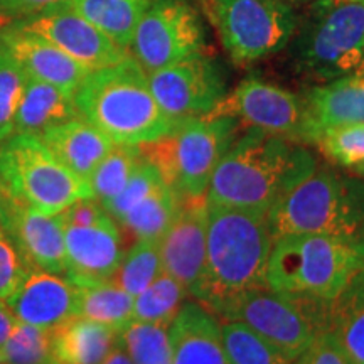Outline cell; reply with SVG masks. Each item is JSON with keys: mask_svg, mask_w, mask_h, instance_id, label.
<instances>
[{"mask_svg": "<svg viewBox=\"0 0 364 364\" xmlns=\"http://www.w3.org/2000/svg\"><path fill=\"white\" fill-rule=\"evenodd\" d=\"M316 169V157L294 140L250 129L218 164L206 203L268 213Z\"/></svg>", "mask_w": 364, "mask_h": 364, "instance_id": "1", "label": "cell"}, {"mask_svg": "<svg viewBox=\"0 0 364 364\" xmlns=\"http://www.w3.org/2000/svg\"><path fill=\"white\" fill-rule=\"evenodd\" d=\"M272 245L267 213L208 206L206 265L196 299L221 317L240 297L268 287Z\"/></svg>", "mask_w": 364, "mask_h": 364, "instance_id": "2", "label": "cell"}, {"mask_svg": "<svg viewBox=\"0 0 364 364\" xmlns=\"http://www.w3.org/2000/svg\"><path fill=\"white\" fill-rule=\"evenodd\" d=\"M80 117L117 145H142L171 134L177 122L161 110L144 68L129 54L90 71L75 91Z\"/></svg>", "mask_w": 364, "mask_h": 364, "instance_id": "3", "label": "cell"}, {"mask_svg": "<svg viewBox=\"0 0 364 364\" xmlns=\"http://www.w3.org/2000/svg\"><path fill=\"white\" fill-rule=\"evenodd\" d=\"M273 240L326 235L364 248V182L316 169L267 213Z\"/></svg>", "mask_w": 364, "mask_h": 364, "instance_id": "4", "label": "cell"}, {"mask_svg": "<svg viewBox=\"0 0 364 364\" xmlns=\"http://www.w3.org/2000/svg\"><path fill=\"white\" fill-rule=\"evenodd\" d=\"M361 270L358 250L326 235H284L273 240L268 289L332 302Z\"/></svg>", "mask_w": 364, "mask_h": 364, "instance_id": "5", "label": "cell"}, {"mask_svg": "<svg viewBox=\"0 0 364 364\" xmlns=\"http://www.w3.org/2000/svg\"><path fill=\"white\" fill-rule=\"evenodd\" d=\"M236 127L238 120L226 115L188 118L139 149L179 198H206L213 172L235 142Z\"/></svg>", "mask_w": 364, "mask_h": 364, "instance_id": "6", "label": "cell"}, {"mask_svg": "<svg viewBox=\"0 0 364 364\" xmlns=\"http://www.w3.org/2000/svg\"><path fill=\"white\" fill-rule=\"evenodd\" d=\"M0 194L46 216L95 198L90 182L63 166L39 136L14 134L0 142Z\"/></svg>", "mask_w": 364, "mask_h": 364, "instance_id": "7", "label": "cell"}, {"mask_svg": "<svg viewBox=\"0 0 364 364\" xmlns=\"http://www.w3.org/2000/svg\"><path fill=\"white\" fill-rule=\"evenodd\" d=\"M364 56V4L317 0L295 46L299 68L318 81L353 75Z\"/></svg>", "mask_w": 364, "mask_h": 364, "instance_id": "8", "label": "cell"}, {"mask_svg": "<svg viewBox=\"0 0 364 364\" xmlns=\"http://www.w3.org/2000/svg\"><path fill=\"white\" fill-rule=\"evenodd\" d=\"M221 318L245 322L295 361L318 334L331 331V302L263 287L231 304Z\"/></svg>", "mask_w": 364, "mask_h": 364, "instance_id": "9", "label": "cell"}, {"mask_svg": "<svg viewBox=\"0 0 364 364\" xmlns=\"http://www.w3.org/2000/svg\"><path fill=\"white\" fill-rule=\"evenodd\" d=\"M226 53L250 65L284 49L297 29V17L285 0H208Z\"/></svg>", "mask_w": 364, "mask_h": 364, "instance_id": "10", "label": "cell"}, {"mask_svg": "<svg viewBox=\"0 0 364 364\" xmlns=\"http://www.w3.org/2000/svg\"><path fill=\"white\" fill-rule=\"evenodd\" d=\"M129 49L145 73L201 54V17L189 0H154L136 22Z\"/></svg>", "mask_w": 364, "mask_h": 364, "instance_id": "11", "label": "cell"}, {"mask_svg": "<svg viewBox=\"0 0 364 364\" xmlns=\"http://www.w3.org/2000/svg\"><path fill=\"white\" fill-rule=\"evenodd\" d=\"M147 76L161 110L176 122L206 117L225 98L220 68L204 53L147 73Z\"/></svg>", "mask_w": 364, "mask_h": 364, "instance_id": "12", "label": "cell"}, {"mask_svg": "<svg viewBox=\"0 0 364 364\" xmlns=\"http://www.w3.org/2000/svg\"><path fill=\"white\" fill-rule=\"evenodd\" d=\"M209 115H226L245 122L250 129L284 136L294 142H309V125L304 102L292 91L247 78L225 97Z\"/></svg>", "mask_w": 364, "mask_h": 364, "instance_id": "13", "label": "cell"}, {"mask_svg": "<svg viewBox=\"0 0 364 364\" xmlns=\"http://www.w3.org/2000/svg\"><path fill=\"white\" fill-rule=\"evenodd\" d=\"M12 26L48 39L90 71L112 66L127 56V49L76 11L70 2L44 9Z\"/></svg>", "mask_w": 364, "mask_h": 364, "instance_id": "14", "label": "cell"}, {"mask_svg": "<svg viewBox=\"0 0 364 364\" xmlns=\"http://www.w3.org/2000/svg\"><path fill=\"white\" fill-rule=\"evenodd\" d=\"M0 226L27 268L66 273L65 221L61 213L46 216L0 194Z\"/></svg>", "mask_w": 364, "mask_h": 364, "instance_id": "15", "label": "cell"}, {"mask_svg": "<svg viewBox=\"0 0 364 364\" xmlns=\"http://www.w3.org/2000/svg\"><path fill=\"white\" fill-rule=\"evenodd\" d=\"M206 198H179L174 221L159 240L162 272L196 297L206 265Z\"/></svg>", "mask_w": 364, "mask_h": 364, "instance_id": "16", "label": "cell"}, {"mask_svg": "<svg viewBox=\"0 0 364 364\" xmlns=\"http://www.w3.org/2000/svg\"><path fill=\"white\" fill-rule=\"evenodd\" d=\"M4 302L17 322L56 329L76 317V285L66 275L27 268L24 280Z\"/></svg>", "mask_w": 364, "mask_h": 364, "instance_id": "17", "label": "cell"}, {"mask_svg": "<svg viewBox=\"0 0 364 364\" xmlns=\"http://www.w3.org/2000/svg\"><path fill=\"white\" fill-rule=\"evenodd\" d=\"M66 273L75 285L110 280L120 265V231L117 223L108 220L97 226H66Z\"/></svg>", "mask_w": 364, "mask_h": 364, "instance_id": "18", "label": "cell"}, {"mask_svg": "<svg viewBox=\"0 0 364 364\" xmlns=\"http://www.w3.org/2000/svg\"><path fill=\"white\" fill-rule=\"evenodd\" d=\"M0 46L12 54L27 76L58 86L70 95H75L90 73L88 68L80 65L48 39L12 24L0 31Z\"/></svg>", "mask_w": 364, "mask_h": 364, "instance_id": "19", "label": "cell"}, {"mask_svg": "<svg viewBox=\"0 0 364 364\" xmlns=\"http://www.w3.org/2000/svg\"><path fill=\"white\" fill-rule=\"evenodd\" d=\"M309 125V142L318 132L364 125V75H346L309 90L302 100Z\"/></svg>", "mask_w": 364, "mask_h": 364, "instance_id": "20", "label": "cell"}, {"mask_svg": "<svg viewBox=\"0 0 364 364\" xmlns=\"http://www.w3.org/2000/svg\"><path fill=\"white\" fill-rule=\"evenodd\" d=\"M172 364H231L216 317L201 302H184L169 326Z\"/></svg>", "mask_w": 364, "mask_h": 364, "instance_id": "21", "label": "cell"}, {"mask_svg": "<svg viewBox=\"0 0 364 364\" xmlns=\"http://www.w3.org/2000/svg\"><path fill=\"white\" fill-rule=\"evenodd\" d=\"M39 139L63 166L88 182L98 164L115 145L83 117H75L53 127Z\"/></svg>", "mask_w": 364, "mask_h": 364, "instance_id": "22", "label": "cell"}, {"mask_svg": "<svg viewBox=\"0 0 364 364\" xmlns=\"http://www.w3.org/2000/svg\"><path fill=\"white\" fill-rule=\"evenodd\" d=\"M75 117H80L75 105V95L27 76L14 134L41 136L46 130L65 124Z\"/></svg>", "mask_w": 364, "mask_h": 364, "instance_id": "23", "label": "cell"}, {"mask_svg": "<svg viewBox=\"0 0 364 364\" xmlns=\"http://www.w3.org/2000/svg\"><path fill=\"white\" fill-rule=\"evenodd\" d=\"M118 334L110 326L73 317L53 329L56 364H100L118 343Z\"/></svg>", "mask_w": 364, "mask_h": 364, "instance_id": "24", "label": "cell"}, {"mask_svg": "<svg viewBox=\"0 0 364 364\" xmlns=\"http://www.w3.org/2000/svg\"><path fill=\"white\" fill-rule=\"evenodd\" d=\"M331 332L356 364H364V272L331 302Z\"/></svg>", "mask_w": 364, "mask_h": 364, "instance_id": "25", "label": "cell"}, {"mask_svg": "<svg viewBox=\"0 0 364 364\" xmlns=\"http://www.w3.org/2000/svg\"><path fill=\"white\" fill-rule=\"evenodd\" d=\"M75 316L120 332L134 318V297L110 280L76 285Z\"/></svg>", "mask_w": 364, "mask_h": 364, "instance_id": "26", "label": "cell"}, {"mask_svg": "<svg viewBox=\"0 0 364 364\" xmlns=\"http://www.w3.org/2000/svg\"><path fill=\"white\" fill-rule=\"evenodd\" d=\"M93 22L98 29L110 36L124 49L130 48L136 22L154 0H66Z\"/></svg>", "mask_w": 364, "mask_h": 364, "instance_id": "27", "label": "cell"}, {"mask_svg": "<svg viewBox=\"0 0 364 364\" xmlns=\"http://www.w3.org/2000/svg\"><path fill=\"white\" fill-rule=\"evenodd\" d=\"M177 209H179V196L169 186L164 184L156 193L132 208L118 223L135 241L161 240L174 221Z\"/></svg>", "mask_w": 364, "mask_h": 364, "instance_id": "28", "label": "cell"}, {"mask_svg": "<svg viewBox=\"0 0 364 364\" xmlns=\"http://www.w3.org/2000/svg\"><path fill=\"white\" fill-rule=\"evenodd\" d=\"M221 339L231 364H294L275 346L241 321H223Z\"/></svg>", "mask_w": 364, "mask_h": 364, "instance_id": "29", "label": "cell"}, {"mask_svg": "<svg viewBox=\"0 0 364 364\" xmlns=\"http://www.w3.org/2000/svg\"><path fill=\"white\" fill-rule=\"evenodd\" d=\"M188 295L189 292L179 282L161 272L157 279L134 299V318L171 326Z\"/></svg>", "mask_w": 364, "mask_h": 364, "instance_id": "30", "label": "cell"}, {"mask_svg": "<svg viewBox=\"0 0 364 364\" xmlns=\"http://www.w3.org/2000/svg\"><path fill=\"white\" fill-rule=\"evenodd\" d=\"M161 272L159 240H139L124 255L120 265L110 277V282L135 299L157 279Z\"/></svg>", "mask_w": 364, "mask_h": 364, "instance_id": "31", "label": "cell"}, {"mask_svg": "<svg viewBox=\"0 0 364 364\" xmlns=\"http://www.w3.org/2000/svg\"><path fill=\"white\" fill-rule=\"evenodd\" d=\"M118 339L134 364H172L169 326L132 318Z\"/></svg>", "mask_w": 364, "mask_h": 364, "instance_id": "32", "label": "cell"}, {"mask_svg": "<svg viewBox=\"0 0 364 364\" xmlns=\"http://www.w3.org/2000/svg\"><path fill=\"white\" fill-rule=\"evenodd\" d=\"M140 161H142V152L139 145H113L108 156L98 164L90 177L95 198L100 203L115 198L125 188Z\"/></svg>", "mask_w": 364, "mask_h": 364, "instance_id": "33", "label": "cell"}, {"mask_svg": "<svg viewBox=\"0 0 364 364\" xmlns=\"http://www.w3.org/2000/svg\"><path fill=\"white\" fill-rule=\"evenodd\" d=\"M4 364H56L53 329L17 322L2 346Z\"/></svg>", "mask_w": 364, "mask_h": 364, "instance_id": "34", "label": "cell"}, {"mask_svg": "<svg viewBox=\"0 0 364 364\" xmlns=\"http://www.w3.org/2000/svg\"><path fill=\"white\" fill-rule=\"evenodd\" d=\"M312 144L331 161L364 177V125L322 130Z\"/></svg>", "mask_w": 364, "mask_h": 364, "instance_id": "35", "label": "cell"}, {"mask_svg": "<svg viewBox=\"0 0 364 364\" xmlns=\"http://www.w3.org/2000/svg\"><path fill=\"white\" fill-rule=\"evenodd\" d=\"M27 73L4 46H0V142L16 130V117L24 93Z\"/></svg>", "mask_w": 364, "mask_h": 364, "instance_id": "36", "label": "cell"}, {"mask_svg": "<svg viewBox=\"0 0 364 364\" xmlns=\"http://www.w3.org/2000/svg\"><path fill=\"white\" fill-rule=\"evenodd\" d=\"M164 184H166V182H164L157 167L154 166V164H150L147 159H144L142 156V161L136 166L134 174L130 176L125 188L122 189L115 198L108 199V201H105L102 204L105 211L110 215L112 220L118 221L120 218H124L132 208L136 206L140 201H144L145 198H149L152 193H156V191Z\"/></svg>", "mask_w": 364, "mask_h": 364, "instance_id": "37", "label": "cell"}, {"mask_svg": "<svg viewBox=\"0 0 364 364\" xmlns=\"http://www.w3.org/2000/svg\"><path fill=\"white\" fill-rule=\"evenodd\" d=\"M26 273V263L0 226V300H6L19 287Z\"/></svg>", "mask_w": 364, "mask_h": 364, "instance_id": "38", "label": "cell"}, {"mask_svg": "<svg viewBox=\"0 0 364 364\" xmlns=\"http://www.w3.org/2000/svg\"><path fill=\"white\" fill-rule=\"evenodd\" d=\"M294 364H356L331 331L322 332Z\"/></svg>", "mask_w": 364, "mask_h": 364, "instance_id": "39", "label": "cell"}, {"mask_svg": "<svg viewBox=\"0 0 364 364\" xmlns=\"http://www.w3.org/2000/svg\"><path fill=\"white\" fill-rule=\"evenodd\" d=\"M66 226H97L112 220L97 198L78 199L61 213Z\"/></svg>", "mask_w": 364, "mask_h": 364, "instance_id": "40", "label": "cell"}, {"mask_svg": "<svg viewBox=\"0 0 364 364\" xmlns=\"http://www.w3.org/2000/svg\"><path fill=\"white\" fill-rule=\"evenodd\" d=\"M66 0H0V21H19Z\"/></svg>", "mask_w": 364, "mask_h": 364, "instance_id": "41", "label": "cell"}, {"mask_svg": "<svg viewBox=\"0 0 364 364\" xmlns=\"http://www.w3.org/2000/svg\"><path fill=\"white\" fill-rule=\"evenodd\" d=\"M17 324L16 317L11 312V309L7 307V304L4 300H0V348L6 344V341L11 336L14 326Z\"/></svg>", "mask_w": 364, "mask_h": 364, "instance_id": "42", "label": "cell"}, {"mask_svg": "<svg viewBox=\"0 0 364 364\" xmlns=\"http://www.w3.org/2000/svg\"><path fill=\"white\" fill-rule=\"evenodd\" d=\"M100 364H134V363H132V358L129 356V353H127L124 344H122L120 339H118V343L113 346L112 351L107 354V358H105Z\"/></svg>", "mask_w": 364, "mask_h": 364, "instance_id": "43", "label": "cell"}, {"mask_svg": "<svg viewBox=\"0 0 364 364\" xmlns=\"http://www.w3.org/2000/svg\"><path fill=\"white\" fill-rule=\"evenodd\" d=\"M356 73H358V75H364V56H363V61H361V65H359V68L356 70Z\"/></svg>", "mask_w": 364, "mask_h": 364, "instance_id": "44", "label": "cell"}, {"mask_svg": "<svg viewBox=\"0 0 364 364\" xmlns=\"http://www.w3.org/2000/svg\"><path fill=\"white\" fill-rule=\"evenodd\" d=\"M359 257H361V270L364 272V248L359 252Z\"/></svg>", "mask_w": 364, "mask_h": 364, "instance_id": "45", "label": "cell"}, {"mask_svg": "<svg viewBox=\"0 0 364 364\" xmlns=\"http://www.w3.org/2000/svg\"><path fill=\"white\" fill-rule=\"evenodd\" d=\"M0 364H4V353H2V348H0Z\"/></svg>", "mask_w": 364, "mask_h": 364, "instance_id": "46", "label": "cell"}, {"mask_svg": "<svg viewBox=\"0 0 364 364\" xmlns=\"http://www.w3.org/2000/svg\"><path fill=\"white\" fill-rule=\"evenodd\" d=\"M353 2H361V4H364V0H353Z\"/></svg>", "mask_w": 364, "mask_h": 364, "instance_id": "47", "label": "cell"}]
</instances>
